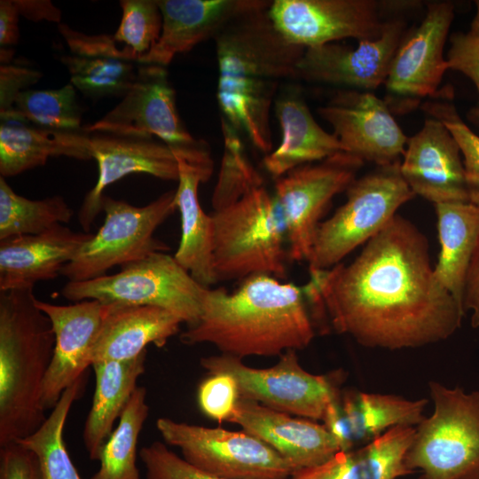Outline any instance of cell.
I'll return each instance as SVG.
<instances>
[{"label": "cell", "instance_id": "obj_10", "mask_svg": "<svg viewBox=\"0 0 479 479\" xmlns=\"http://www.w3.org/2000/svg\"><path fill=\"white\" fill-rule=\"evenodd\" d=\"M83 130L88 134L156 137L187 161L213 164L208 144L193 137L179 118L175 90L165 67L139 64L136 80L122 100Z\"/></svg>", "mask_w": 479, "mask_h": 479}, {"label": "cell", "instance_id": "obj_14", "mask_svg": "<svg viewBox=\"0 0 479 479\" xmlns=\"http://www.w3.org/2000/svg\"><path fill=\"white\" fill-rule=\"evenodd\" d=\"M454 19L450 2L428 5L421 22L406 31L391 60L384 101L392 114H407L435 97L450 69L444 47Z\"/></svg>", "mask_w": 479, "mask_h": 479}, {"label": "cell", "instance_id": "obj_9", "mask_svg": "<svg viewBox=\"0 0 479 479\" xmlns=\"http://www.w3.org/2000/svg\"><path fill=\"white\" fill-rule=\"evenodd\" d=\"M176 190H170L144 207L104 194V224L60 271L68 281L98 278L116 265L139 261L168 247L154 238L155 230L177 209Z\"/></svg>", "mask_w": 479, "mask_h": 479}, {"label": "cell", "instance_id": "obj_48", "mask_svg": "<svg viewBox=\"0 0 479 479\" xmlns=\"http://www.w3.org/2000/svg\"><path fill=\"white\" fill-rule=\"evenodd\" d=\"M19 16L14 0L0 1V48H11L18 43Z\"/></svg>", "mask_w": 479, "mask_h": 479}, {"label": "cell", "instance_id": "obj_11", "mask_svg": "<svg viewBox=\"0 0 479 479\" xmlns=\"http://www.w3.org/2000/svg\"><path fill=\"white\" fill-rule=\"evenodd\" d=\"M200 365L209 374L231 375L240 398L296 417L322 420L327 405L340 398L332 376L305 371L294 349L284 352L268 368L250 367L225 354L202 357Z\"/></svg>", "mask_w": 479, "mask_h": 479}, {"label": "cell", "instance_id": "obj_50", "mask_svg": "<svg viewBox=\"0 0 479 479\" xmlns=\"http://www.w3.org/2000/svg\"><path fill=\"white\" fill-rule=\"evenodd\" d=\"M467 117L479 130V103L468 110Z\"/></svg>", "mask_w": 479, "mask_h": 479}, {"label": "cell", "instance_id": "obj_34", "mask_svg": "<svg viewBox=\"0 0 479 479\" xmlns=\"http://www.w3.org/2000/svg\"><path fill=\"white\" fill-rule=\"evenodd\" d=\"M73 214L62 196L29 200L17 194L0 176V240L45 232L69 223Z\"/></svg>", "mask_w": 479, "mask_h": 479}, {"label": "cell", "instance_id": "obj_22", "mask_svg": "<svg viewBox=\"0 0 479 479\" xmlns=\"http://www.w3.org/2000/svg\"><path fill=\"white\" fill-rule=\"evenodd\" d=\"M70 53L61 58L71 83L88 98L123 97L132 87L139 64L127 47L119 48L113 35H89L59 24Z\"/></svg>", "mask_w": 479, "mask_h": 479}, {"label": "cell", "instance_id": "obj_36", "mask_svg": "<svg viewBox=\"0 0 479 479\" xmlns=\"http://www.w3.org/2000/svg\"><path fill=\"white\" fill-rule=\"evenodd\" d=\"M224 148L218 180L212 196L214 211L239 200L251 188L263 185V179L244 153L235 130L222 120Z\"/></svg>", "mask_w": 479, "mask_h": 479}, {"label": "cell", "instance_id": "obj_3", "mask_svg": "<svg viewBox=\"0 0 479 479\" xmlns=\"http://www.w3.org/2000/svg\"><path fill=\"white\" fill-rule=\"evenodd\" d=\"M314 336L303 287L255 275L232 293L207 288L199 321L180 339L187 345L210 343L221 354L242 359L302 349Z\"/></svg>", "mask_w": 479, "mask_h": 479}, {"label": "cell", "instance_id": "obj_8", "mask_svg": "<svg viewBox=\"0 0 479 479\" xmlns=\"http://www.w3.org/2000/svg\"><path fill=\"white\" fill-rule=\"evenodd\" d=\"M165 252L123 265L112 275L67 281L61 294L72 302L97 300L103 304L154 306L181 318L187 327L199 321L206 290Z\"/></svg>", "mask_w": 479, "mask_h": 479}, {"label": "cell", "instance_id": "obj_19", "mask_svg": "<svg viewBox=\"0 0 479 479\" xmlns=\"http://www.w3.org/2000/svg\"><path fill=\"white\" fill-rule=\"evenodd\" d=\"M400 171L415 195L435 205L469 201L459 145L435 117L427 115L422 128L408 138Z\"/></svg>", "mask_w": 479, "mask_h": 479}, {"label": "cell", "instance_id": "obj_46", "mask_svg": "<svg viewBox=\"0 0 479 479\" xmlns=\"http://www.w3.org/2000/svg\"><path fill=\"white\" fill-rule=\"evenodd\" d=\"M462 308L471 311V326L479 328V240L466 275Z\"/></svg>", "mask_w": 479, "mask_h": 479}, {"label": "cell", "instance_id": "obj_32", "mask_svg": "<svg viewBox=\"0 0 479 479\" xmlns=\"http://www.w3.org/2000/svg\"><path fill=\"white\" fill-rule=\"evenodd\" d=\"M84 383L83 375L63 392L46 420L34 434L16 441L36 454L43 479H82L69 456L63 435L70 409L81 396Z\"/></svg>", "mask_w": 479, "mask_h": 479}, {"label": "cell", "instance_id": "obj_28", "mask_svg": "<svg viewBox=\"0 0 479 479\" xmlns=\"http://www.w3.org/2000/svg\"><path fill=\"white\" fill-rule=\"evenodd\" d=\"M90 160V135L84 131H59L28 122L1 120L0 176L13 177L43 166L52 156Z\"/></svg>", "mask_w": 479, "mask_h": 479}, {"label": "cell", "instance_id": "obj_12", "mask_svg": "<svg viewBox=\"0 0 479 479\" xmlns=\"http://www.w3.org/2000/svg\"><path fill=\"white\" fill-rule=\"evenodd\" d=\"M156 428L183 458L224 479H287L294 469L272 448L242 431L206 428L161 417Z\"/></svg>", "mask_w": 479, "mask_h": 479}, {"label": "cell", "instance_id": "obj_42", "mask_svg": "<svg viewBox=\"0 0 479 479\" xmlns=\"http://www.w3.org/2000/svg\"><path fill=\"white\" fill-rule=\"evenodd\" d=\"M209 375L199 387V405L208 418L228 422L240 398L237 383L226 373Z\"/></svg>", "mask_w": 479, "mask_h": 479}, {"label": "cell", "instance_id": "obj_24", "mask_svg": "<svg viewBox=\"0 0 479 479\" xmlns=\"http://www.w3.org/2000/svg\"><path fill=\"white\" fill-rule=\"evenodd\" d=\"M252 0H159L162 28L156 44L137 63L167 67L216 33Z\"/></svg>", "mask_w": 479, "mask_h": 479}, {"label": "cell", "instance_id": "obj_18", "mask_svg": "<svg viewBox=\"0 0 479 479\" xmlns=\"http://www.w3.org/2000/svg\"><path fill=\"white\" fill-rule=\"evenodd\" d=\"M90 153L98 168L95 186L85 195L78 212L79 223L90 232L102 211L105 189L131 175L144 173L162 180L177 181L178 161L175 152L153 137L108 132L90 133Z\"/></svg>", "mask_w": 479, "mask_h": 479}, {"label": "cell", "instance_id": "obj_17", "mask_svg": "<svg viewBox=\"0 0 479 479\" xmlns=\"http://www.w3.org/2000/svg\"><path fill=\"white\" fill-rule=\"evenodd\" d=\"M403 19H388L381 35L351 47L334 43L306 48L296 77L360 91L384 84L393 56L406 32Z\"/></svg>", "mask_w": 479, "mask_h": 479}, {"label": "cell", "instance_id": "obj_38", "mask_svg": "<svg viewBox=\"0 0 479 479\" xmlns=\"http://www.w3.org/2000/svg\"><path fill=\"white\" fill-rule=\"evenodd\" d=\"M120 25L113 35L116 43H122L138 59L148 53L158 42L162 28V15L157 1L122 0Z\"/></svg>", "mask_w": 479, "mask_h": 479}, {"label": "cell", "instance_id": "obj_29", "mask_svg": "<svg viewBox=\"0 0 479 479\" xmlns=\"http://www.w3.org/2000/svg\"><path fill=\"white\" fill-rule=\"evenodd\" d=\"M147 350L125 361L94 363L95 390L91 408L87 416L82 440L88 455L98 460L102 448L113 432L138 378L145 373Z\"/></svg>", "mask_w": 479, "mask_h": 479}, {"label": "cell", "instance_id": "obj_44", "mask_svg": "<svg viewBox=\"0 0 479 479\" xmlns=\"http://www.w3.org/2000/svg\"><path fill=\"white\" fill-rule=\"evenodd\" d=\"M450 43L446 59L449 68L467 76L479 93V36L456 32L451 35Z\"/></svg>", "mask_w": 479, "mask_h": 479}, {"label": "cell", "instance_id": "obj_7", "mask_svg": "<svg viewBox=\"0 0 479 479\" xmlns=\"http://www.w3.org/2000/svg\"><path fill=\"white\" fill-rule=\"evenodd\" d=\"M400 162L376 166L352 182L344 204L318 228L309 270H328L339 264L381 232L397 210L415 196L401 175Z\"/></svg>", "mask_w": 479, "mask_h": 479}, {"label": "cell", "instance_id": "obj_26", "mask_svg": "<svg viewBox=\"0 0 479 479\" xmlns=\"http://www.w3.org/2000/svg\"><path fill=\"white\" fill-rule=\"evenodd\" d=\"M176 156L179 176L175 204L180 213L181 238L174 257L198 283L209 287L216 283L213 265V219L200 207L198 188L211 177L213 165L195 164L181 155Z\"/></svg>", "mask_w": 479, "mask_h": 479}, {"label": "cell", "instance_id": "obj_6", "mask_svg": "<svg viewBox=\"0 0 479 479\" xmlns=\"http://www.w3.org/2000/svg\"><path fill=\"white\" fill-rule=\"evenodd\" d=\"M428 387L434 412L416 426L406 467L419 479H479V390Z\"/></svg>", "mask_w": 479, "mask_h": 479}, {"label": "cell", "instance_id": "obj_49", "mask_svg": "<svg viewBox=\"0 0 479 479\" xmlns=\"http://www.w3.org/2000/svg\"><path fill=\"white\" fill-rule=\"evenodd\" d=\"M14 3L20 15L29 20L57 23L61 20L60 10L49 0H14Z\"/></svg>", "mask_w": 479, "mask_h": 479}, {"label": "cell", "instance_id": "obj_45", "mask_svg": "<svg viewBox=\"0 0 479 479\" xmlns=\"http://www.w3.org/2000/svg\"><path fill=\"white\" fill-rule=\"evenodd\" d=\"M42 76L36 70L14 66L1 65L0 67V114L12 107L16 96L35 83Z\"/></svg>", "mask_w": 479, "mask_h": 479}, {"label": "cell", "instance_id": "obj_51", "mask_svg": "<svg viewBox=\"0 0 479 479\" xmlns=\"http://www.w3.org/2000/svg\"><path fill=\"white\" fill-rule=\"evenodd\" d=\"M476 12L474 16V19L471 22L469 33L474 35L479 36V0L475 1Z\"/></svg>", "mask_w": 479, "mask_h": 479}, {"label": "cell", "instance_id": "obj_20", "mask_svg": "<svg viewBox=\"0 0 479 479\" xmlns=\"http://www.w3.org/2000/svg\"><path fill=\"white\" fill-rule=\"evenodd\" d=\"M35 303L50 318L55 334L53 357L42 397L47 411L53 409L63 392L82 377L91 365V352L103 322L106 305L97 300L57 305L36 299Z\"/></svg>", "mask_w": 479, "mask_h": 479}, {"label": "cell", "instance_id": "obj_37", "mask_svg": "<svg viewBox=\"0 0 479 479\" xmlns=\"http://www.w3.org/2000/svg\"><path fill=\"white\" fill-rule=\"evenodd\" d=\"M452 89H442L422 103L427 115L441 121L457 140L463 159L469 201L479 207V135L459 117Z\"/></svg>", "mask_w": 479, "mask_h": 479}, {"label": "cell", "instance_id": "obj_47", "mask_svg": "<svg viewBox=\"0 0 479 479\" xmlns=\"http://www.w3.org/2000/svg\"><path fill=\"white\" fill-rule=\"evenodd\" d=\"M322 420L325 428L338 443L341 451H351L355 440L343 415L340 398L327 405Z\"/></svg>", "mask_w": 479, "mask_h": 479}, {"label": "cell", "instance_id": "obj_13", "mask_svg": "<svg viewBox=\"0 0 479 479\" xmlns=\"http://www.w3.org/2000/svg\"><path fill=\"white\" fill-rule=\"evenodd\" d=\"M363 164L357 157L340 152L276 179L274 194L287 224L290 261H309L322 216L334 197L357 178Z\"/></svg>", "mask_w": 479, "mask_h": 479}, {"label": "cell", "instance_id": "obj_5", "mask_svg": "<svg viewBox=\"0 0 479 479\" xmlns=\"http://www.w3.org/2000/svg\"><path fill=\"white\" fill-rule=\"evenodd\" d=\"M211 216L216 282L255 275L286 279L287 228L275 194L260 185Z\"/></svg>", "mask_w": 479, "mask_h": 479}, {"label": "cell", "instance_id": "obj_40", "mask_svg": "<svg viewBox=\"0 0 479 479\" xmlns=\"http://www.w3.org/2000/svg\"><path fill=\"white\" fill-rule=\"evenodd\" d=\"M287 479H375L364 447L338 452L328 460L292 472Z\"/></svg>", "mask_w": 479, "mask_h": 479}, {"label": "cell", "instance_id": "obj_4", "mask_svg": "<svg viewBox=\"0 0 479 479\" xmlns=\"http://www.w3.org/2000/svg\"><path fill=\"white\" fill-rule=\"evenodd\" d=\"M34 286L0 292V446L34 434L46 420L42 397L55 347Z\"/></svg>", "mask_w": 479, "mask_h": 479}, {"label": "cell", "instance_id": "obj_1", "mask_svg": "<svg viewBox=\"0 0 479 479\" xmlns=\"http://www.w3.org/2000/svg\"><path fill=\"white\" fill-rule=\"evenodd\" d=\"M428 243L396 215L349 263L310 270V305L325 311L339 334L368 348L399 349L444 341L465 314L436 279Z\"/></svg>", "mask_w": 479, "mask_h": 479}, {"label": "cell", "instance_id": "obj_39", "mask_svg": "<svg viewBox=\"0 0 479 479\" xmlns=\"http://www.w3.org/2000/svg\"><path fill=\"white\" fill-rule=\"evenodd\" d=\"M415 434V427L396 426L364 446L375 479H398L415 472L405 465Z\"/></svg>", "mask_w": 479, "mask_h": 479}, {"label": "cell", "instance_id": "obj_27", "mask_svg": "<svg viewBox=\"0 0 479 479\" xmlns=\"http://www.w3.org/2000/svg\"><path fill=\"white\" fill-rule=\"evenodd\" d=\"M275 113L282 130V140L263 159L266 170L279 178L302 165L344 152L339 139L323 130L307 105L296 96H286L275 103Z\"/></svg>", "mask_w": 479, "mask_h": 479}, {"label": "cell", "instance_id": "obj_43", "mask_svg": "<svg viewBox=\"0 0 479 479\" xmlns=\"http://www.w3.org/2000/svg\"><path fill=\"white\" fill-rule=\"evenodd\" d=\"M0 479H43L36 454L16 441L0 446Z\"/></svg>", "mask_w": 479, "mask_h": 479}, {"label": "cell", "instance_id": "obj_31", "mask_svg": "<svg viewBox=\"0 0 479 479\" xmlns=\"http://www.w3.org/2000/svg\"><path fill=\"white\" fill-rule=\"evenodd\" d=\"M428 399L408 400L389 394L349 392L341 402L355 442L372 441L396 426H417Z\"/></svg>", "mask_w": 479, "mask_h": 479}, {"label": "cell", "instance_id": "obj_2", "mask_svg": "<svg viewBox=\"0 0 479 479\" xmlns=\"http://www.w3.org/2000/svg\"><path fill=\"white\" fill-rule=\"evenodd\" d=\"M270 1L252 0L215 35L217 100L225 121L264 153L272 148L270 111L281 79L297 78L305 48L287 40L269 15Z\"/></svg>", "mask_w": 479, "mask_h": 479}, {"label": "cell", "instance_id": "obj_23", "mask_svg": "<svg viewBox=\"0 0 479 479\" xmlns=\"http://www.w3.org/2000/svg\"><path fill=\"white\" fill-rule=\"evenodd\" d=\"M92 236L59 224L40 234L0 240V292L57 278Z\"/></svg>", "mask_w": 479, "mask_h": 479}, {"label": "cell", "instance_id": "obj_25", "mask_svg": "<svg viewBox=\"0 0 479 479\" xmlns=\"http://www.w3.org/2000/svg\"><path fill=\"white\" fill-rule=\"evenodd\" d=\"M105 305L103 322L91 352V365L100 361L135 358L149 344L162 348L183 323L177 315L159 307Z\"/></svg>", "mask_w": 479, "mask_h": 479}, {"label": "cell", "instance_id": "obj_15", "mask_svg": "<svg viewBox=\"0 0 479 479\" xmlns=\"http://www.w3.org/2000/svg\"><path fill=\"white\" fill-rule=\"evenodd\" d=\"M375 0H275L269 15L290 43L310 48L345 38L379 37L388 20Z\"/></svg>", "mask_w": 479, "mask_h": 479}, {"label": "cell", "instance_id": "obj_16", "mask_svg": "<svg viewBox=\"0 0 479 479\" xmlns=\"http://www.w3.org/2000/svg\"><path fill=\"white\" fill-rule=\"evenodd\" d=\"M319 115L334 130L344 152L361 161L387 165L401 160L408 138L386 102L370 91H339Z\"/></svg>", "mask_w": 479, "mask_h": 479}, {"label": "cell", "instance_id": "obj_33", "mask_svg": "<svg viewBox=\"0 0 479 479\" xmlns=\"http://www.w3.org/2000/svg\"><path fill=\"white\" fill-rule=\"evenodd\" d=\"M148 412L146 389L137 386L102 448L98 470L91 479H141L136 465L137 449Z\"/></svg>", "mask_w": 479, "mask_h": 479}, {"label": "cell", "instance_id": "obj_21", "mask_svg": "<svg viewBox=\"0 0 479 479\" xmlns=\"http://www.w3.org/2000/svg\"><path fill=\"white\" fill-rule=\"evenodd\" d=\"M228 422L268 444L294 471L323 463L341 451L324 425L256 402L239 398Z\"/></svg>", "mask_w": 479, "mask_h": 479}, {"label": "cell", "instance_id": "obj_41", "mask_svg": "<svg viewBox=\"0 0 479 479\" xmlns=\"http://www.w3.org/2000/svg\"><path fill=\"white\" fill-rule=\"evenodd\" d=\"M139 457L146 479H224L192 465L161 442L141 448Z\"/></svg>", "mask_w": 479, "mask_h": 479}, {"label": "cell", "instance_id": "obj_35", "mask_svg": "<svg viewBox=\"0 0 479 479\" xmlns=\"http://www.w3.org/2000/svg\"><path fill=\"white\" fill-rule=\"evenodd\" d=\"M1 120H15L35 126L59 130L82 131V109L74 85L58 89L30 90L20 92L10 111Z\"/></svg>", "mask_w": 479, "mask_h": 479}, {"label": "cell", "instance_id": "obj_30", "mask_svg": "<svg viewBox=\"0 0 479 479\" xmlns=\"http://www.w3.org/2000/svg\"><path fill=\"white\" fill-rule=\"evenodd\" d=\"M435 208L441 248L434 273L462 307L466 275L479 240V207L468 201Z\"/></svg>", "mask_w": 479, "mask_h": 479}]
</instances>
